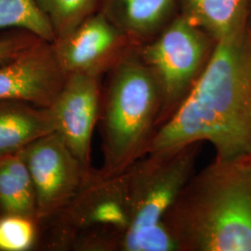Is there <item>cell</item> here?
Here are the masks:
<instances>
[{"mask_svg": "<svg viewBox=\"0 0 251 251\" xmlns=\"http://www.w3.org/2000/svg\"><path fill=\"white\" fill-rule=\"evenodd\" d=\"M208 142L219 159L251 154V32L219 40L197 84L153 135L147 152Z\"/></svg>", "mask_w": 251, "mask_h": 251, "instance_id": "1", "label": "cell"}, {"mask_svg": "<svg viewBox=\"0 0 251 251\" xmlns=\"http://www.w3.org/2000/svg\"><path fill=\"white\" fill-rule=\"evenodd\" d=\"M164 222L179 251H251V154L194 174Z\"/></svg>", "mask_w": 251, "mask_h": 251, "instance_id": "2", "label": "cell"}, {"mask_svg": "<svg viewBox=\"0 0 251 251\" xmlns=\"http://www.w3.org/2000/svg\"><path fill=\"white\" fill-rule=\"evenodd\" d=\"M99 119L103 176H114L142 158L156 131L160 91L138 48L106 74Z\"/></svg>", "mask_w": 251, "mask_h": 251, "instance_id": "3", "label": "cell"}, {"mask_svg": "<svg viewBox=\"0 0 251 251\" xmlns=\"http://www.w3.org/2000/svg\"><path fill=\"white\" fill-rule=\"evenodd\" d=\"M217 40L178 13L138 53L156 81L161 106L156 130L177 112L206 69Z\"/></svg>", "mask_w": 251, "mask_h": 251, "instance_id": "4", "label": "cell"}, {"mask_svg": "<svg viewBox=\"0 0 251 251\" xmlns=\"http://www.w3.org/2000/svg\"><path fill=\"white\" fill-rule=\"evenodd\" d=\"M60 219V239L78 251H118L132 225L125 171L103 176L91 171Z\"/></svg>", "mask_w": 251, "mask_h": 251, "instance_id": "5", "label": "cell"}, {"mask_svg": "<svg viewBox=\"0 0 251 251\" xmlns=\"http://www.w3.org/2000/svg\"><path fill=\"white\" fill-rule=\"evenodd\" d=\"M201 144L148 152L126 170L132 214L129 230L164 223L167 211L195 174Z\"/></svg>", "mask_w": 251, "mask_h": 251, "instance_id": "6", "label": "cell"}, {"mask_svg": "<svg viewBox=\"0 0 251 251\" xmlns=\"http://www.w3.org/2000/svg\"><path fill=\"white\" fill-rule=\"evenodd\" d=\"M35 185L36 222L61 214L79 192L93 169H86L57 131L20 152Z\"/></svg>", "mask_w": 251, "mask_h": 251, "instance_id": "7", "label": "cell"}, {"mask_svg": "<svg viewBox=\"0 0 251 251\" xmlns=\"http://www.w3.org/2000/svg\"><path fill=\"white\" fill-rule=\"evenodd\" d=\"M52 45L66 75L85 74L102 76L142 44L97 11Z\"/></svg>", "mask_w": 251, "mask_h": 251, "instance_id": "8", "label": "cell"}, {"mask_svg": "<svg viewBox=\"0 0 251 251\" xmlns=\"http://www.w3.org/2000/svg\"><path fill=\"white\" fill-rule=\"evenodd\" d=\"M100 78L85 74L66 75L63 88L50 107L56 121V131L88 170L92 169L91 139L100 112Z\"/></svg>", "mask_w": 251, "mask_h": 251, "instance_id": "9", "label": "cell"}, {"mask_svg": "<svg viewBox=\"0 0 251 251\" xmlns=\"http://www.w3.org/2000/svg\"><path fill=\"white\" fill-rule=\"evenodd\" d=\"M65 79L52 43L41 40L0 67V100L51 107Z\"/></svg>", "mask_w": 251, "mask_h": 251, "instance_id": "10", "label": "cell"}, {"mask_svg": "<svg viewBox=\"0 0 251 251\" xmlns=\"http://www.w3.org/2000/svg\"><path fill=\"white\" fill-rule=\"evenodd\" d=\"M56 127L50 107L20 100H0V157L18 153Z\"/></svg>", "mask_w": 251, "mask_h": 251, "instance_id": "11", "label": "cell"}, {"mask_svg": "<svg viewBox=\"0 0 251 251\" xmlns=\"http://www.w3.org/2000/svg\"><path fill=\"white\" fill-rule=\"evenodd\" d=\"M98 11L143 44L179 13V3L178 0H100Z\"/></svg>", "mask_w": 251, "mask_h": 251, "instance_id": "12", "label": "cell"}, {"mask_svg": "<svg viewBox=\"0 0 251 251\" xmlns=\"http://www.w3.org/2000/svg\"><path fill=\"white\" fill-rule=\"evenodd\" d=\"M179 13L217 42L249 25L251 0H178Z\"/></svg>", "mask_w": 251, "mask_h": 251, "instance_id": "13", "label": "cell"}, {"mask_svg": "<svg viewBox=\"0 0 251 251\" xmlns=\"http://www.w3.org/2000/svg\"><path fill=\"white\" fill-rule=\"evenodd\" d=\"M0 213L36 221L35 185L20 152L0 157Z\"/></svg>", "mask_w": 251, "mask_h": 251, "instance_id": "14", "label": "cell"}, {"mask_svg": "<svg viewBox=\"0 0 251 251\" xmlns=\"http://www.w3.org/2000/svg\"><path fill=\"white\" fill-rule=\"evenodd\" d=\"M100 0H36L53 30L55 40L68 36L99 10Z\"/></svg>", "mask_w": 251, "mask_h": 251, "instance_id": "15", "label": "cell"}, {"mask_svg": "<svg viewBox=\"0 0 251 251\" xmlns=\"http://www.w3.org/2000/svg\"><path fill=\"white\" fill-rule=\"evenodd\" d=\"M14 27L53 43V30L36 0H0V28Z\"/></svg>", "mask_w": 251, "mask_h": 251, "instance_id": "16", "label": "cell"}, {"mask_svg": "<svg viewBox=\"0 0 251 251\" xmlns=\"http://www.w3.org/2000/svg\"><path fill=\"white\" fill-rule=\"evenodd\" d=\"M36 220L20 215L0 217V251H25L36 241Z\"/></svg>", "mask_w": 251, "mask_h": 251, "instance_id": "17", "label": "cell"}, {"mask_svg": "<svg viewBox=\"0 0 251 251\" xmlns=\"http://www.w3.org/2000/svg\"><path fill=\"white\" fill-rule=\"evenodd\" d=\"M41 40L36 35L20 29L0 36V63H8Z\"/></svg>", "mask_w": 251, "mask_h": 251, "instance_id": "18", "label": "cell"}, {"mask_svg": "<svg viewBox=\"0 0 251 251\" xmlns=\"http://www.w3.org/2000/svg\"><path fill=\"white\" fill-rule=\"evenodd\" d=\"M249 29L251 32V12H250V18H249Z\"/></svg>", "mask_w": 251, "mask_h": 251, "instance_id": "19", "label": "cell"}]
</instances>
